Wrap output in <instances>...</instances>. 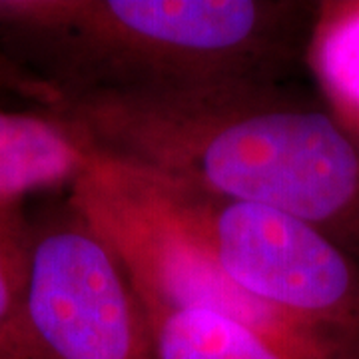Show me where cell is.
I'll return each mask as SVG.
<instances>
[{
  "label": "cell",
  "mask_w": 359,
  "mask_h": 359,
  "mask_svg": "<svg viewBox=\"0 0 359 359\" xmlns=\"http://www.w3.org/2000/svg\"><path fill=\"white\" fill-rule=\"evenodd\" d=\"M96 154L290 212L359 256V132L283 80L65 96Z\"/></svg>",
  "instance_id": "cell-1"
},
{
  "label": "cell",
  "mask_w": 359,
  "mask_h": 359,
  "mask_svg": "<svg viewBox=\"0 0 359 359\" xmlns=\"http://www.w3.org/2000/svg\"><path fill=\"white\" fill-rule=\"evenodd\" d=\"M318 4L290 0H0V48L62 98L283 80Z\"/></svg>",
  "instance_id": "cell-2"
},
{
  "label": "cell",
  "mask_w": 359,
  "mask_h": 359,
  "mask_svg": "<svg viewBox=\"0 0 359 359\" xmlns=\"http://www.w3.org/2000/svg\"><path fill=\"white\" fill-rule=\"evenodd\" d=\"M66 204L114 252L142 302L216 311L299 351L359 359L355 335L295 320L242 292L156 200L140 170L96 154Z\"/></svg>",
  "instance_id": "cell-3"
},
{
  "label": "cell",
  "mask_w": 359,
  "mask_h": 359,
  "mask_svg": "<svg viewBox=\"0 0 359 359\" xmlns=\"http://www.w3.org/2000/svg\"><path fill=\"white\" fill-rule=\"evenodd\" d=\"M140 172L156 200L242 292L295 320L359 337L358 254L290 212Z\"/></svg>",
  "instance_id": "cell-4"
},
{
  "label": "cell",
  "mask_w": 359,
  "mask_h": 359,
  "mask_svg": "<svg viewBox=\"0 0 359 359\" xmlns=\"http://www.w3.org/2000/svg\"><path fill=\"white\" fill-rule=\"evenodd\" d=\"M28 316L44 359H154L126 269L68 204L32 224Z\"/></svg>",
  "instance_id": "cell-5"
},
{
  "label": "cell",
  "mask_w": 359,
  "mask_h": 359,
  "mask_svg": "<svg viewBox=\"0 0 359 359\" xmlns=\"http://www.w3.org/2000/svg\"><path fill=\"white\" fill-rule=\"evenodd\" d=\"M96 152L84 132L56 108H0V205L39 192L72 188Z\"/></svg>",
  "instance_id": "cell-6"
},
{
  "label": "cell",
  "mask_w": 359,
  "mask_h": 359,
  "mask_svg": "<svg viewBox=\"0 0 359 359\" xmlns=\"http://www.w3.org/2000/svg\"><path fill=\"white\" fill-rule=\"evenodd\" d=\"M142 306L152 332L154 359H341L283 346L216 311L168 308L152 302H142Z\"/></svg>",
  "instance_id": "cell-7"
},
{
  "label": "cell",
  "mask_w": 359,
  "mask_h": 359,
  "mask_svg": "<svg viewBox=\"0 0 359 359\" xmlns=\"http://www.w3.org/2000/svg\"><path fill=\"white\" fill-rule=\"evenodd\" d=\"M327 90L330 108L359 132V2H320L308 54Z\"/></svg>",
  "instance_id": "cell-8"
},
{
  "label": "cell",
  "mask_w": 359,
  "mask_h": 359,
  "mask_svg": "<svg viewBox=\"0 0 359 359\" xmlns=\"http://www.w3.org/2000/svg\"><path fill=\"white\" fill-rule=\"evenodd\" d=\"M32 224L0 205V359H44L28 316Z\"/></svg>",
  "instance_id": "cell-9"
},
{
  "label": "cell",
  "mask_w": 359,
  "mask_h": 359,
  "mask_svg": "<svg viewBox=\"0 0 359 359\" xmlns=\"http://www.w3.org/2000/svg\"><path fill=\"white\" fill-rule=\"evenodd\" d=\"M0 92L13 94L20 100L34 104V108H52L62 100V94L44 80L34 76L26 68L14 62L6 52L0 48Z\"/></svg>",
  "instance_id": "cell-10"
}]
</instances>
